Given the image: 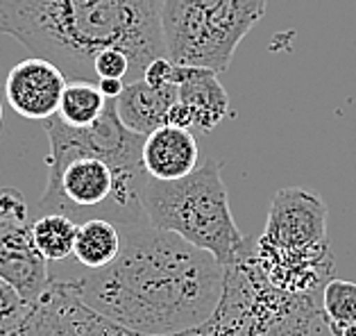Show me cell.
I'll use <instances>...</instances> for the list:
<instances>
[{"label":"cell","mask_w":356,"mask_h":336,"mask_svg":"<svg viewBox=\"0 0 356 336\" xmlns=\"http://www.w3.org/2000/svg\"><path fill=\"white\" fill-rule=\"evenodd\" d=\"M200 148L191 130L163 125L145 136L143 168L152 179L172 182L191 175L197 168Z\"/></svg>","instance_id":"10"},{"label":"cell","mask_w":356,"mask_h":336,"mask_svg":"<svg viewBox=\"0 0 356 336\" xmlns=\"http://www.w3.org/2000/svg\"><path fill=\"white\" fill-rule=\"evenodd\" d=\"M48 266L34 248L28 223L0 218V280L14 287L30 305H37L50 289Z\"/></svg>","instance_id":"8"},{"label":"cell","mask_w":356,"mask_h":336,"mask_svg":"<svg viewBox=\"0 0 356 336\" xmlns=\"http://www.w3.org/2000/svg\"><path fill=\"white\" fill-rule=\"evenodd\" d=\"M0 218L12 223H28V202L19 189L0 186Z\"/></svg>","instance_id":"18"},{"label":"cell","mask_w":356,"mask_h":336,"mask_svg":"<svg viewBox=\"0 0 356 336\" xmlns=\"http://www.w3.org/2000/svg\"><path fill=\"white\" fill-rule=\"evenodd\" d=\"M0 127H3V100H0Z\"/></svg>","instance_id":"23"},{"label":"cell","mask_w":356,"mask_h":336,"mask_svg":"<svg viewBox=\"0 0 356 336\" xmlns=\"http://www.w3.org/2000/svg\"><path fill=\"white\" fill-rule=\"evenodd\" d=\"M172 64L168 57H157L152 59L150 64L145 66V73H143V80L152 87H163V84H170V77H172Z\"/></svg>","instance_id":"19"},{"label":"cell","mask_w":356,"mask_h":336,"mask_svg":"<svg viewBox=\"0 0 356 336\" xmlns=\"http://www.w3.org/2000/svg\"><path fill=\"white\" fill-rule=\"evenodd\" d=\"M93 73H95V82L102 80V77H116V80H125L127 84L129 75H132V59H129L123 50L107 48L95 57Z\"/></svg>","instance_id":"17"},{"label":"cell","mask_w":356,"mask_h":336,"mask_svg":"<svg viewBox=\"0 0 356 336\" xmlns=\"http://www.w3.org/2000/svg\"><path fill=\"white\" fill-rule=\"evenodd\" d=\"M323 321L334 336H341L356 321V282L332 278L325 284Z\"/></svg>","instance_id":"15"},{"label":"cell","mask_w":356,"mask_h":336,"mask_svg":"<svg viewBox=\"0 0 356 336\" xmlns=\"http://www.w3.org/2000/svg\"><path fill=\"white\" fill-rule=\"evenodd\" d=\"M170 84L177 87V100L193 116V130L211 134L227 118L229 96L211 68L175 64Z\"/></svg>","instance_id":"9"},{"label":"cell","mask_w":356,"mask_h":336,"mask_svg":"<svg viewBox=\"0 0 356 336\" xmlns=\"http://www.w3.org/2000/svg\"><path fill=\"white\" fill-rule=\"evenodd\" d=\"M327 205L302 186L280 189L268 209L266 230L254 246L264 278L289 296H309L334 275L327 239Z\"/></svg>","instance_id":"5"},{"label":"cell","mask_w":356,"mask_h":336,"mask_svg":"<svg viewBox=\"0 0 356 336\" xmlns=\"http://www.w3.org/2000/svg\"><path fill=\"white\" fill-rule=\"evenodd\" d=\"M107 107V98L98 89V82L73 80L66 84L64 96L59 100L57 116L73 127H86L95 123Z\"/></svg>","instance_id":"14"},{"label":"cell","mask_w":356,"mask_h":336,"mask_svg":"<svg viewBox=\"0 0 356 336\" xmlns=\"http://www.w3.org/2000/svg\"><path fill=\"white\" fill-rule=\"evenodd\" d=\"M177 102L175 84L152 87L145 80L127 82L123 93L116 98L118 118L127 130L138 134H150L166 125L168 111Z\"/></svg>","instance_id":"11"},{"label":"cell","mask_w":356,"mask_h":336,"mask_svg":"<svg viewBox=\"0 0 356 336\" xmlns=\"http://www.w3.org/2000/svg\"><path fill=\"white\" fill-rule=\"evenodd\" d=\"M34 309L37 305H30L14 287L0 280V336H19V332L28 325Z\"/></svg>","instance_id":"16"},{"label":"cell","mask_w":356,"mask_h":336,"mask_svg":"<svg viewBox=\"0 0 356 336\" xmlns=\"http://www.w3.org/2000/svg\"><path fill=\"white\" fill-rule=\"evenodd\" d=\"M268 0H163L161 39L179 66L227 71L248 32L264 19Z\"/></svg>","instance_id":"6"},{"label":"cell","mask_w":356,"mask_h":336,"mask_svg":"<svg viewBox=\"0 0 356 336\" xmlns=\"http://www.w3.org/2000/svg\"><path fill=\"white\" fill-rule=\"evenodd\" d=\"M32 241L37 253L48 264H62L73 257V243L77 234V223L64 214H41L30 223Z\"/></svg>","instance_id":"13"},{"label":"cell","mask_w":356,"mask_h":336,"mask_svg":"<svg viewBox=\"0 0 356 336\" xmlns=\"http://www.w3.org/2000/svg\"><path fill=\"white\" fill-rule=\"evenodd\" d=\"M222 166V159L209 157L191 175L172 182L147 175L141 205L152 227L172 232L191 246L209 253L225 269H234L252 259L254 246L243 237L232 216Z\"/></svg>","instance_id":"4"},{"label":"cell","mask_w":356,"mask_h":336,"mask_svg":"<svg viewBox=\"0 0 356 336\" xmlns=\"http://www.w3.org/2000/svg\"><path fill=\"white\" fill-rule=\"evenodd\" d=\"M120 246H123V237L114 223L91 218L77 225L73 259L86 271H100L116 259Z\"/></svg>","instance_id":"12"},{"label":"cell","mask_w":356,"mask_h":336,"mask_svg":"<svg viewBox=\"0 0 356 336\" xmlns=\"http://www.w3.org/2000/svg\"><path fill=\"white\" fill-rule=\"evenodd\" d=\"M163 0H0V34L14 37L32 57L50 59L73 80L93 82V62L118 48L132 59L129 82L166 57Z\"/></svg>","instance_id":"2"},{"label":"cell","mask_w":356,"mask_h":336,"mask_svg":"<svg viewBox=\"0 0 356 336\" xmlns=\"http://www.w3.org/2000/svg\"><path fill=\"white\" fill-rule=\"evenodd\" d=\"M48 134V182L39 214H64L77 225L91 218L114 223L118 230L145 223L141 191L147 179L143 168L125 170L111 161L75 148L57 114L43 120Z\"/></svg>","instance_id":"3"},{"label":"cell","mask_w":356,"mask_h":336,"mask_svg":"<svg viewBox=\"0 0 356 336\" xmlns=\"http://www.w3.org/2000/svg\"><path fill=\"white\" fill-rule=\"evenodd\" d=\"M166 125H170V127H181V130H191V132H193V116H191V111L177 100L175 105H172V109L168 111Z\"/></svg>","instance_id":"20"},{"label":"cell","mask_w":356,"mask_h":336,"mask_svg":"<svg viewBox=\"0 0 356 336\" xmlns=\"http://www.w3.org/2000/svg\"><path fill=\"white\" fill-rule=\"evenodd\" d=\"M341 336H356V321H354V323H352L350 327H347V330H345V332H343Z\"/></svg>","instance_id":"22"},{"label":"cell","mask_w":356,"mask_h":336,"mask_svg":"<svg viewBox=\"0 0 356 336\" xmlns=\"http://www.w3.org/2000/svg\"><path fill=\"white\" fill-rule=\"evenodd\" d=\"M114 262L64 287L118 327L143 336H177L209 323L227 293V269L166 230L138 223L120 230Z\"/></svg>","instance_id":"1"},{"label":"cell","mask_w":356,"mask_h":336,"mask_svg":"<svg viewBox=\"0 0 356 336\" xmlns=\"http://www.w3.org/2000/svg\"><path fill=\"white\" fill-rule=\"evenodd\" d=\"M66 84V75L57 64L43 57H30L7 75L5 96L19 116L46 120L57 114Z\"/></svg>","instance_id":"7"},{"label":"cell","mask_w":356,"mask_h":336,"mask_svg":"<svg viewBox=\"0 0 356 336\" xmlns=\"http://www.w3.org/2000/svg\"><path fill=\"white\" fill-rule=\"evenodd\" d=\"M98 89L107 100H116L125 89V80H116V77H102V80H98Z\"/></svg>","instance_id":"21"}]
</instances>
